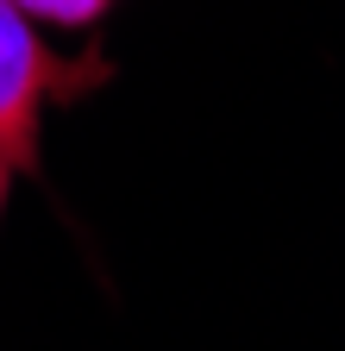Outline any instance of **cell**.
<instances>
[{
  "label": "cell",
  "mask_w": 345,
  "mask_h": 351,
  "mask_svg": "<svg viewBox=\"0 0 345 351\" xmlns=\"http://www.w3.org/2000/svg\"><path fill=\"white\" fill-rule=\"evenodd\" d=\"M63 63L45 51L38 19H25L13 0H0V157L13 169L38 163V113H45Z\"/></svg>",
  "instance_id": "1"
},
{
  "label": "cell",
  "mask_w": 345,
  "mask_h": 351,
  "mask_svg": "<svg viewBox=\"0 0 345 351\" xmlns=\"http://www.w3.org/2000/svg\"><path fill=\"white\" fill-rule=\"evenodd\" d=\"M13 7L25 13V19H38V25H63V32H75V25H95L113 0H13Z\"/></svg>",
  "instance_id": "2"
},
{
  "label": "cell",
  "mask_w": 345,
  "mask_h": 351,
  "mask_svg": "<svg viewBox=\"0 0 345 351\" xmlns=\"http://www.w3.org/2000/svg\"><path fill=\"white\" fill-rule=\"evenodd\" d=\"M13 176H19V169H13L7 157H0V213H7V189H13Z\"/></svg>",
  "instance_id": "3"
}]
</instances>
